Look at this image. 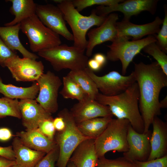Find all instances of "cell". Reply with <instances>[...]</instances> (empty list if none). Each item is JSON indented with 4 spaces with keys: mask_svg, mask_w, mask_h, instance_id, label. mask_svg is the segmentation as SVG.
<instances>
[{
    "mask_svg": "<svg viewBox=\"0 0 167 167\" xmlns=\"http://www.w3.org/2000/svg\"><path fill=\"white\" fill-rule=\"evenodd\" d=\"M139 91L138 84L134 83L122 93L113 96L99 93L95 100L108 106L117 118L127 119L133 129L139 133L144 131V124L140 112Z\"/></svg>",
    "mask_w": 167,
    "mask_h": 167,
    "instance_id": "obj_2",
    "label": "cell"
},
{
    "mask_svg": "<svg viewBox=\"0 0 167 167\" xmlns=\"http://www.w3.org/2000/svg\"><path fill=\"white\" fill-rule=\"evenodd\" d=\"M0 156L12 161L15 160V155L12 145L6 147L0 146Z\"/></svg>",
    "mask_w": 167,
    "mask_h": 167,
    "instance_id": "obj_38",
    "label": "cell"
},
{
    "mask_svg": "<svg viewBox=\"0 0 167 167\" xmlns=\"http://www.w3.org/2000/svg\"><path fill=\"white\" fill-rule=\"evenodd\" d=\"M165 16L163 19L162 26L157 35H155L156 43L161 49L165 53L167 52V10L165 6Z\"/></svg>",
    "mask_w": 167,
    "mask_h": 167,
    "instance_id": "obj_33",
    "label": "cell"
},
{
    "mask_svg": "<svg viewBox=\"0 0 167 167\" xmlns=\"http://www.w3.org/2000/svg\"><path fill=\"white\" fill-rule=\"evenodd\" d=\"M36 14L43 24L69 41H73L72 34L66 25L64 15L58 6L52 4H36Z\"/></svg>",
    "mask_w": 167,
    "mask_h": 167,
    "instance_id": "obj_12",
    "label": "cell"
},
{
    "mask_svg": "<svg viewBox=\"0 0 167 167\" xmlns=\"http://www.w3.org/2000/svg\"><path fill=\"white\" fill-rule=\"evenodd\" d=\"M20 23L9 26H0V38L11 49L18 51L23 57L34 60L39 57L25 48L22 44L19 37Z\"/></svg>",
    "mask_w": 167,
    "mask_h": 167,
    "instance_id": "obj_23",
    "label": "cell"
},
{
    "mask_svg": "<svg viewBox=\"0 0 167 167\" xmlns=\"http://www.w3.org/2000/svg\"><path fill=\"white\" fill-rule=\"evenodd\" d=\"M66 167H76L74 164L71 161H69Z\"/></svg>",
    "mask_w": 167,
    "mask_h": 167,
    "instance_id": "obj_45",
    "label": "cell"
},
{
    "mask_svg": "<svg viewBox=\"0 0 167 167\" xmlns=\"http://www.w3.org/2000/svg\"><path fill=\"white\" fill-rule=\"evenodd\" d=\"M53 118L43 120L39 123L37 128L42 134L52 140H54L56 131L53 123Z\"/></svg>",
    "mask_w": 167,
    "mask_h": 167,
    "instance_id": "obj_35",
    "label": "cell"
},
{
    "mask_svg": "<svg viewBox=\"0 0 167 167\" xmlns=\"http://www.w3.org/2000/svg\"><path fill=\"white\" fill-rule=\"evenodd\" d=\"M53 123L56 131H61L65 128V123L64 121L61 117H58L54 119Z\"/></svg>",
    "mask_w": 167,
    "mask_h": 167,
    "instance_id": "obj_40",
    "label": "cell"
},
{
    "mask_svg": "<svg viewBox=\"0 0 167 167\" xmlns=\"http://www.w3.org/2000/svg\"><path fill=\"white\" fill-rule=\"evenodd\" d=\"M94 140L89 138L81 142L73 152L69 161L76 167H96L98 157Z\"/></svg>",
    "mask_w": 167,
    "mask_h": 167,
    "instance_id": "obj_20",
    "label": "cell"
},
{
    "mask_svg": "<svg viewBox=\"0 0 167 167\" xmlns=\"http://www.w3.org/2000/svg\"><path fill=\"white\" fill-rule=\"evenodd\" d=\"M58 115L63 119L65 127L63 131H57L54 136V139L59 149V157L56 165L57 167H66L71 155L77 147L84 140L90 138L84 136L79 130L70 111L67 109H63Z\"/></svg>",
    "mask_w": 167,
    "mask_h": 167,
    "instance_id": "obj_4",
    "label": "cell"
},
{
    "mask_svg": "<svg viewBox=\"0 0 167 167\" xmlns=\"http://www.w3.org/2000/svg\"><path fill=\"white\" fill-rule=\"evenodd\" d=\"M67 75L76 83L90 98L95 100L99 93V90L84 69L71 71Z\"/></svg>",
    "mask_w": 167,
    "mask_h": 167,
    "instance_id": "obj_27",
    "label": "cell"
},
{
    "mask_svg": "<svg viewBox=\"0 0 167 167\" xmlns=\"http://www.w3.org/2000/svg\"><path fill=\"white\" fill-rule=\"evenodd\" d=\"M129 121L125 119H113L107 126L94 140L96 154L99 158L105 156L108 152L114 150L126 152L128 148L127 137Z\"/></svg>",
    "mask_w": 167,
    "mask_h": 167,
    "instance_id": "obj_6",
    "label": "cell"
},
{
    "mask_svg": "<svg viewBox=\"0 0 167 167\" xmlns=\"http://www.w3.org/2000/svg\"><path fill=\"white\" fill-rule=\"evenodd\" d=\"M118 19L117 14L111 13L100 26L88 32V40L86 49V55L88 57L91 56L96 45L107 41L113 42L118 37L116 23Z\"/></svg>",
    "mask_w": 167,
    "mask_h": 167,
    "instance_id": "obj_15",
    "label": "cell"
},
{
    "mask_svg": "<svg viewBox=\"0 0 167 167\" xmlns=\"http://www.w3.org/2000/svg\"><path fill=\"white\" fill-rule=\"evenodd\" d=\"M59 149L57 146L43 156L35 167H55L59 157Z\"/></svg>",
    "mask_w": 167,
    "mask_h": 167,
    "instance_id": "obj_34",
    "label": "cell"
},
{
    "mask_svg": "<svg viewBox=\"0 0 167 167\" xmlns=\"http://www.w3.org/2000/svg\"><path fill=\"white\" fill-rule=\"evenodd\" d=\"M19 107L22 123L26 130L37 128L41 122L53 118L34 99L20 100Z\"/></svg>",
    "mask_w": 167,
    "mask_h": 167,
    "instance_id": "obj_18",
    "label": "cell"
},
{
    "mask_svg": "<svg viewBox=\"0 0 167 167\" xmlns=\"http://www.w3.org/2000/svg\"><path fill=\"white\" fill-rule=\"evenodd\" d=\"M84 70L93 81L101 93L107 96L119 94L136 82L133 71L127 76L122 75L113 71L102 76H98L88 67Z\"/></svg>",
    "mask_w": 167,
    "mask_h": 167,
    "instance_id": "obj_9",
    "label": "cell"
},
{
    "mask_svg": "<svg viewBox=\"0 0 167 167\" xmlns=\"http://www.w3.org/2000/svg\"><path fill=\"white\" fill-rule=\"evenodd\" d=\"M84 51L73 46L61 44L41 51L38 54L49 61L56 71L64 69L76 71L84 70L87 67L88 57Z\"/></svg>",
    "mask_w": 167,
    "mask_h": 167,
    "instance_id": "obj_5",
    "label": "cell"
},
{
    "mask_svg": "<svg viewBox=\"0 0 167 167\" xmlns=\"http://www.w3.org/2000/svg\"><path fill=\"white\" fill-rule=\"evenodd\" d=\"M153 130L150 140L151 151L147 161L167 155V124L157 116L152 121Z\"/></svg>",
    "mask_w": 167,
    "mask_h": 167,
    "instance_id": "obj_19",
    "label": "cell"
},
{
    "mask_svg": "<svg viewBox=\"0 0 167 167\" xmlns=\"http://www.w3.org/2000/svg\"><path fill=\"white\" fill-rule=\"evenodd\" d=\"M113 117L96 118L76 124L80 132L84 136L96 139L105 129Z\"/></svg>",
    "mask_w": 167,
    "mask_h": 167,
    "instance_id": "obj_26",
    "label": "cell"
},
{
    "mask_svg": "<svg viewBox=\"0 0 167 167\" xmlns=\"http://www.w3.org/2000/svg\"><path fill=\"white\" fill-rule=\"evenodd\" d=\"M13 77L17 81H35L44 73V66L41 61L17 55L5 62Z\"/></svg>",
    "mask_w": 167,
    "mask_h": 167,
    "instance_id": "obj_11",
    "label": "cell"
},
{
    "mask_svg": "<svg viewBox=\"0 0 167 167\" xmlns=\"http://www.w3.org/2000/svg\"><path fill=\"white\" fill-rule=\"evenodd\" d=\"M7 116L21 119L18 99L6 97L0 98V119Z\"/></svg>",
    "mask_w": 167,
    "mask_h": 167,
    "instance_id": "obj_29",
    "label": "cell"
},
{
    "mask_svg": "<svg viewBox=\"0 0 167 167\" xmlns=\"http://www.w3.org/2000/svg\"><path fill=\"white\" fill-rule=\"evenodd\" d=\"M93 58L102 66L106 63L107 60L106 56L100 53L95 54Z\"/></svg>",
    "mask_w": 167,
    "mask_h": 167,
    "instance_id": "obj_43",
    "label": "cell"
},
{
    "mask_svg": "<svg viewBox=\"0 0 167 167\" xmlns=\"http://www.w3.org/2000/svg\"><path fill=\"white\" fill-rule=\"evenodd\" d=\"M158 2L157 0H124L112 6H99L95 10L97 15L104 16L114 11L120 12L123 14V20L129 21L132 16L138 15L143 11H148L154 14Z\"/></svg>",
    "mask_w": 167,
    "mask_h": 167,
    "instance_id": "obj_13",
    "label": "cell"
},
{
    "mask_svg": "<svg viewBox=\"0 0 167 167\" xmlns=\"http://www.w3.org/2000/svg\"><path fill=\"white\" fill-rule=\"evenodd\" d=\"M130 37H117L110 45L106 56L107 60L112 62L120 60L122 65V74L125 75L130 63L134 57L147 45L156 41L155 35H149L140 40L129 41Z\"/></svg>",
    "mask_w": 167,
    "mask_h": 167,
    "instance_id": "obj_8",
    "label": "cell"
},
{
    "mask_svg": "<svg viewBox=\"0 0 167 167\" xmlns=\"http://www.w3.org/2000/svg\"><path fill=\"white\" fill-rule=\"evenodd\" d=\"M70 111L76 124L95 118L113 116L108 106L89 97L78 101Z\"/></svg>",
    "mask_w": 167,
    "mask_h": 167,
    "instance_id": "obj_16",
    "label": "cell"
},
{
    "mask_svg": "<svg viewBox=\"0 0 167 167\" xmlns=\"http://www.w3.org/2000/svg\"><path fill=\"white\" fill-rule=\"evenodd\" d=\"M160 105L161 108H166L167 107V96H166L163 99L160 101Z\"/></svg>",
    "mask_w": 167,
    "mask_h": 167,
    "instance_id": "obj_44",
    "label": "cell"
},
{
    "mask_svg": "<svg viewBox=\"0 0 167 167\" xmlns=\"http://www.w3.org/2000/svg\"><path fill=\"white\" fill-rule=\"evenodd\" d=\"M133 72L139 87V108L146 132L154 118L161 114L159 96L161 89L167 86V75L156 62L135 63Z\"/></svg>",
    "mask_w": 167,
    "mask_h": 167,
    "instance_id": "obj_1",
    "label": "cell"
},
{
    "mask_svg": "<svg viewBox=\"0 0 167 167\" xmlns=\"http://www.w3.org/2000/svg\"><path fill=\"white\" fill-rule=\"evenodd\" d=\"M15 161H12L0 156V167H10L16 165Z\"/></svg>",
    "mask_w": 167,
    "mask_h": 167,
    "instance_id": "obj_42",
    "label": "cell"
},
{
    "mask_svg": "<svg viewBox=\"0 0 167 167\" xmlns=\"http://www.w3.org/2000/svg\"><path fill=\"white\" fill-rule=\"evenodd\" d=\"M39 90V86L36 81L30 87H19L4 84L0 76V93L5 97L13 99H34L36 98Z\"/></svg>",
    "mask_w": 167,
    "mask_h": 167,
    "instance_id": "obj_25",
    "label": "cell"
},
{
    "mask_svg": "<svg viewBox=\"0 0 167 167\" xmlns=\"http://www.w3.org/2000/svg\"><path fill=\"white\" fill-rule=\"evenodd\" d=\"M22 142L31 149L43 152L46 154L57 146L54 140H52L42 134L38 129H35L17 132Z\"/></svg>",
    "mask_w": 167,
    "mask_h": 167,
    "instance_id": "obj_21",
    "label": "cell"
},
{
    "mask_svg": "<svg viewBox=\"0 0 167 167\" xmlns=\"http://www.w3.org/2000/svg\"><path fill=\"white\" fill-rule=\"evenodd\" d=\"M142 50L153 57L163 72L167 75V55L161 49L156 42L147 45Z\"/></svg>",
    "mask_w": 167,
    "mask_h": 167,
    "instance_id": "obj_30",
    "label": "cell"
},
{
    "mask_svg": "<svg viewBox=\"0 0 167 167\" xmlns=\"http://www.w3.org/2000/svg\"><path fill=\"white\" fill-rule=\"evenodd\" d=\"M17 55L16 51L9 48L0 38V66L3 67H5L6 61Z\"/></svg>",
    "mask_w": 167,
    "mask_h": 167,
    "instance_id": "obj_37",
    "label": "cell"
},
{
    "mask_svg": "<svg viewBox=\"0 0 167 167\" xmlns=\"http://www.w3.org/2000/svg\"><path fill=\"white\" fill-rule=\"evenodd\" d=\"M62 82L63 87L59 93L64 98L76 99L80 101L89 97L68 75L63 77Z\"/></svg>",
    "mask_w": 167,
    "mask_h": 167,
    "instance_id": "obj_28",
    "label": "cell"
},
{
    "mask_svg": "<svg viewBox=\"0 0 167 167\" xmlns=\"http://www.w3.org/2000/svg\"><path fill=\"white\" fill-rule=\"evenodd\" d=\"M87 67L93 71H99L101 68L102 66L93 58L88 60L87 62Z\"/></svg>",
    "mask_w": 167,
    "mask_h": 167,
    "instance_id": "obj_41",
    "label": "cell"
},
{
    "mask_svg": "<svg viewBox=\"0 0 167 167\" xmlns=\"http://www.w3.org/2000/svg\"><path fill=\"white\" fill-rule=\"evenodd\" d=\"M12 3L9 11L15 16L14 19L4 24V26H12L20 23L24 19L36 14V4L32 0H6Z\"/></svg>",
    "mask_w": 167,
    "mask_h": 167,
    "instance_id": "obj_24",
    "label": "cell"
},
{
    "mask_svg": "<svg viewBox=\"0 0 167 167\" xmlns=\"http://www.w3.org/2000/svg\"><path fill=\"white\" fill-rule=\"evenodd\" d=\"M163 19L158 16L152 22L142 25L136 24L129 20L123 19L116 23L118 37L131 36L133 41H136L146 35H155L159 31Z\"/></svg>",
    "mask_w": 167,
    "mask_h": 167,
    "instance_id": "obj_17",
    "label": "cell"
},
{
    "mask_svg": "<svg viewBox=\"0 0 167 167\" xmlns=\"http://www.w3.org/2000/svg\"><path fill=\"white\" fill-rule=\"evenodd\" d=\"M151 134L150 130L146 132L139 133L130 124L127 137L128 148L126 152L123 153V156L132 162L147 161L151 151L150 140Z\"/></svg>",
    "mask_w": 167,
    "mask_h": 167,
    "instance_id": "obj_14",
    "label": "cell"
},
{
    "mask_svg": "<svg viewBox=\"0 0 167 167\" xmlns=\"http://www.w3.org/2000/svg\"><path fill=\"white\" fill-rule=\"evenodd\" d=\"M96 167H137L135 163L124 157L109 159L104 156L98 158Z\"/></svg>",
    "mask_w": 167,
    "mask_h": 167,
    "instance_id": "obj_31",
    "label": "cell"
},
{
    "mask_svg": "<svg viewBox=\"0 0 167 167\" xmlns=\"http://www.w3.org/2000/svg\"><path fill=\"white\" fill-rule=\"evenodd\" d=\"M12 146L15 154V161L19 167H35L46 154L25 145L17 136L13 139Z\"/></svg>",
    "mask_w": 167,
    "mask_h": 167,
    "instance_id": "obj_22",
    "label": "cell"
},
{
    "mask_svg": "<svg viewBox=\"0 0 167 167\" xmlns=\"http://www.w3.org/2000/svg\"><path fill=\"white\" fill-rule=\"evenodd\" d=\"M133 162L137 167H167V155L151 160Z\"/></svg>",
    "mask_w": 167,
    "mask_h": 167,
    "instance_id": "obj_36",
    "label": "cell"
},
{
    "mask_svg": "<svg viewBox=\"0 0 167 167\" xmlns=\"http://www.w3.org/2000/svg\"><path fill=\"white\" fill-rule=\"evenodd\" d=\"M122 0H73L72 3L77 10L79 12L85 8L94 5L112 6L123 2Z\"/></svg>",
    "mask_w": 167,
    "mask_h": 167,
    "instance_id": "obj_32",
    "label": "cell"
},
{
    "mask_svg": "<svg viewBox=\"0 0 167 167\" xmlns=\"http://www.w3.org/2000/svg\"><path fill=\"white\" fill-rule=\"evenodd\" d=\"M13 136L11 131L6 127L0 128V141L6 142L9 140Z\"/></svg>",
    "mask_w": 167,
    "mask_h": 167,
    "instance_id": "obj_39",
    "label": "cell"
},
{
    "mask_svg": "<svg viewBox=\"0 0 167 167\" xmlns=\"http://www.w3.org/2000/svg\"><path fill=\"white\" fill-rule=\"evenodd\" d=\"M36 81L39 90L35 100L47 112L51 114L56 113L58 108V90L62 82L50 71L43 73Z\"/></svg>",
    "mask_w": 167,
    "mask_h": 167,
    "instance_id": "obj_10",
    "label": "cell"
},
{
    "mask_svg": "<svg viewBox=\"0 0 167 167\" xmlns=\"http://www.w3.org/2000/svg\"><path fill=\"white\" fill-rule=\"evenodd\" d=\"M62 11L64 19L71 27L73 37V46L85 50L88 45L86 34L88 30L94 26H100L107 16L97 15L95 9L89 16L80 14L74 6L72 0H54Z\"/></svg>",
    "mask_w": 167,
    "mask_h": 167,
    "instance_id": "obj_3",
    "label": "cell"
},
{
    "mask_svg": "<svg viewBox=\"0 0 167 167\" xmlns=\"http://www.w3.org/2000/svg\"><path fill=\"white\" fill-rule=\"evenodd\" d=\"M20 30L27 36L31 50L34 52L61 44L59 35L44 25L36 14L20 23Z\"/></svg>",
    "mask_w": 167,
    "mask_h": 167,
    "instance_id": "obj_7",
    "label": "cell"
},
{
    "mask_svg": "<svg viewBox=\"0 0 167 167\" xmlns=\"http://www.w3.org/2000/svg\"><path fill=\"white\" fill-rule=\"evenodd\" d=\"M10 167H19L16 164L12 166H11Z\"/></svg>",
    "mask_w": 167,
    "mask_h": 167,
    "instance_id": "obj_46",
    "label": "cell"
}]
</instances>
